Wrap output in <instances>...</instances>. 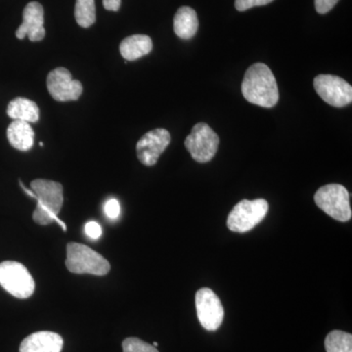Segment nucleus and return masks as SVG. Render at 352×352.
Here are the masks:
<instances>
[{
    "label": "nucleus",
    "instance_id": "24",
    "mask_svg": "<svg viewBox=\"0 0 352 352\" xmlns=\"http://www.w3.org/2000/svg\"><path fill=\"white\" fill-rule=\"evenodd\" d=\"M85 233H87L88 237L91 238V239H99L102 235L100 224L97 223L96 221L88 222L87 226H85Z\"/></svg>",
    "mask_w": 352,
    "mask_h": 352
},
{
    "label": "nucleus",
    "instance_id": "11",
    "mask_svg": "<svg viewBox=\"0 0 352 352\" xmlns=\"http://www.w3.org/2000/svg\"><path fill=\"white\" fill-rule=\"evenodd\" d=\"M171 140L170 132L164 129H157L147 132L138 141L136 153L141 164L152 166L157 164Z\"/></svg>",
    "mask_w": 352,
    "mask_h": 352
},
{
    "label": "nucleus",
    "instance_id": "21",
    "mask_svg": "<svg viewBox=\"0 0 352 352\" xmlns=\"http://www.w3.org/2000/svg\"><path fill=\"white\" fill-rule=\"evenodd\" d=\"M272 1L273 0H235V7L238 11H245L252 7L266 6Z\"/></svg>",
    "mask_w": 352,
    "mask_h": 352
},
{
    "label": "nucleus",
    "instance_id": "16",
    "mask_svg": "<svg viewBox=\"0 0 352 352\" xmlns=\"http://www.w3.org/2000/svg\"><path fill=\"white\" fill-rule=\"evenodd\" d=\"M198 28L196 11L191 7H180L173 19V30L176 36L182 39L192 38L198 31Z\"/></svg>",
    "mask_w": 352,
    "mask_h": 352
},
{
    "label": "nucleus",
    "instance_id": "4",
    "mask_svg": "<svg viewBox=\"0 0 352 352\" xmlns=\"http://www.w3.org/2000/svg\"><path fill=\"white\" fill-rule=\"evenodd\" d=\"M0 286L17 298H29L34 293L36 283L24 264L7 261L0 263Z\"/></svg>",
    "mask_w": 352,
    "mask_h": 352
},
{
    "label": "nucleus",
    "instance_id": "15",
    "mask_svg": "<svg viewBox=\"0 0 352 352\" xmlns=\"http://www.w3.org/2000/svg\"><path fill=\"white\" fill-rule=\"evenodd\" d=\"M153 50L152 39L145 34H134L122 41L120 51L126 61H134L149 54Z\"/></svg>",
    "mask_w": 352,
    "mask_h": 352
},
{
    "label": "nucleus",
    "instance_id": "2",
    "mask_svg": "<svg viewBox=\"0 0 352 352\" xmlns=\"http://www.w3.org/2000/svg\"><path fill=\"white\" fill-rule=\"evenodd\" d=\"M31 190L38 201L32 214L34 221L39 226L58 222L66 232V223L58 217L64 203L63 186L52 180L36 179L31 183Z\"/></svg>",
    "mask_w": 352,
    "mask_h": 352
},
{
    "label": "nucleus",
    "instance_id": "25",
    "mask_svg": "<svg viewBox=\"0 0 352 352\" xmlns=\"http://www.w3.org/2000/svg\"><path fill=\"white\" fill-rule=\"evenodd\" d=\"M122 0H103L104 8L108 11H119Z\"/></svg>",
    "mask_w": 352,
    "mask_h": 352
},
{
    "label": "nucleus",
    "instance_id": "20",
    "mask_svg": "<svg viewBox=\"0 0 352 352\" xmlns=\"http://www.w3.org/2000/svg\"><path fill=\"white\" fill-rule=\"evenodd\" d=\"M124 352H159L156 347L138 338H127L122 342Z\"/></svg>",
    "mask_w": 352,
    "mask_h": 352
},
{
    "label": "nucleus",
    "instance_id": "26",
    "mask_svg": "<svg viewBox=\"0 0 352 352\" xmlns=\"http://www.w3.org/2000/svg\"><path fill=\"white\" fill-rule=\"evenodd\" d=\"M153 346H154L155 347L157 346V342H155L154 344H153Z\"/></svg>",
    "mask_w": 352,
    "mask_h": 352
},
{
    "label": "nucleus",
    "instance_id": "19",
    "mask_svg": "<svg viewBox=\"0 0 352 352\" xmlns=\"http://www.w3.org/2000/svg\"><path fill=\"white\" fill-rule=\"evenodd\" d=\"M75 18L80 27H91L96 21L95 0H76Z\"/></svg>",
    "mask_w": 352,
    "mask_h": 352
},
{
    "label": "nucleus",
    "instance_id": "13",
    "mask_svg": "<svg viewBox=\"0 0 352 352\" xmlns=\"http://www.w3.org/2000/svg\"><path fill=\"white\" fill-rule=\"evenodd\" d=\"M63 344L59 333L41 331L25 338L21 342L20 352H61Z\"/></svg>",
    "mask_w": 352,
    "mask_h": 352
},
{
    "label": "nucleus",
    "instance_id": "5",
    "mask_svg": "<svg viewBox=\"0 0 352 352\" xmlns=\"http://www.w3.org/2000/svg\"><path fill=\"white\" fill-rule=\"evenodd\" d=\"M314 201L317 207L338 221L346 222L351 219L349 191L342 185L328 184L322 186L315 193Z\"/></svg>",
    "mask_w": 352,
    "mask_h": 352
},
{
    "label": "nucleus",
    "instance_id": "23",
    "mask_svg": "<svg viewBox=\"0 0 352 352\" xmlns=\"http://www.w3.org/2000/svg\"><path fill=\"white\" fill-rule=\"evenodd\" d=\"M339 0H315V9L319 14H326L332 10Z\"/></svg>",
    "mask_w": 352,
    "mask_h": 352
},
{
    "label": "nucleus",
    "instance_id": "8",
    "mask_svg": "<svg viewBox=\"0 0 352 352\" xmlns=\"http://www.w3.org/2000/svg\"><path fill=\"white\" fill-rule=\"evenodd\" d=\"M317 94L329 105L346 107L352 102V87L346 80L333 75H319L314 78Z\"/></svg>",
    "mask_w": 352,
    "mask_h": 352
},
{
    "label": "nucleus",
    "instance_id": "10",
    "mask_svg": "<svg viewBox=\"0 0 352 352\" xmlns=\"http://www.w3.org/2000/svg\"><path fill=\"white\" fill-rule=\"evenodd\" d=\"M48 92L54 100L76 101L82 96L83 88L80 80H73L72 74L65 68H57L47 76Z\"/></svg>",
    "mask_w": 352,
    "mask_h": 352
},
{
    "label": "nucleus",
    "instance_id": "17",
    "mask_svg": "<svg viewBox=\"0 0 352 352\" xmlns=\"http://www.w3.org/2000/svg\"><path fill=\"white\" fill-rule=\"evenodd\" d=\"M7 115L14 120H23L31 124L38 122L39 109L34 101L18 97L8 104Z\"/></svg>",
    "mask_w": 352,
    "mask_h": 352
},
{
    "label": "nucleus",
    "instance_id": "14",
    "mask_svg": "<svg viewBox=\"0 0 352 352\" xmlns=\"http://www.w3.org/2000/svg\"><path fill=\"white\" fill-rule=\"evenodd\" d=\"M7 138L15 149L29 151L34 146V131L29 122L13 120L7 129Z\"/></svg>",
    "mask_w": 352,
    "mask_h": 352
},
{
    "label": "nucleus",
    "instance_id": "9",
    "mask_svg": "<svg viewBox=\"0 0 352 352\" xmlns=\"http://www.w3.org/2000/svg\"><path fill=\"white\" fill-rule=\"evenodd\" d=\"M197 315L206 330L217 331L224 318V308L219 296L212 289H199L195 298Z\"/></svg>",
    "mask_w": 352,
    "mask_h": 352
},
{
    "label": "nucleus",
    "instance_id": "3",
    "mask_svg": "<svg viewBox=\"0 0 352 352\" xmlns=\"http://www.w3.org/2000/svg\"><path fill=\"white\" fill-rule=\"evenodd\" d=\"M66 266L75 274L107 275L111 270L107 259L87 245L72 242L67 245Z\"/></svg>",
    "mask_w": 352,
    "mask_h": 352
},
{
    "label": "nucleus",
    "instance_id": "6",
    "mask_svg": "<svg viewBox=\"0 0 352 352\" xmlns=\"http://www.w3.org/2000/svg\"><path fill=\"white\" fill-rule=\"evenodd\" d=\"M268 208L267 201L264 199L241 201L229 214L227 227L233 232H248L263 221Z\"/></svg>",
    "mask_w": 352,
    "mask_h": 352
},
{
    "label": "nucleus",
    "instance_id": "12",
    "mask_svg": "<svg viewBox=\"0 0 352 352\" xmlns=\"http://www.w3.org/2000/svg\"><path fill=\"white\" fill-rule=\"evenodd\" d=\"M44 11L43 7L38 2H30L25 7L23 12V23L16 31V36L24 39L25 36L30 41H41L45 36V29L43 27Z\"/></svg>",
    "mask_w": 352,
    "mask_h": 352
},
{
    "label": "nucleus",
    "instance_id": "18",
    "mask_svg": "<svg viewBox=\"0 0 352 352\" xmlns=\"http://www.w3.org/2000/svg\"><path fill=\"white\" fill-rule=\"evenodd\" d=\"M327 352H352V335L344 331L329 333L325 340Z\"/></svg>",
    "mask_w": 352,
    "mask_h": 352
},
{
    "label": "nucleus",
    "instance_id": "1",
    "mask_svg": "<svg viewBox=\"0 0 352 352\" xmlns=\"http://www.w3.org/2000/svg\"><path fill=\"white\" fill-rule=\"evenodd\" d=\"M245 100L263 108H272L279 100L276 78L267 65L256 63L245 72L242 82Z\"/></svg>",
    "mask_w": 352,
    "mask_h": 352
},
{
    "label": "nucleus",
    "instance_id": "7",
    "mask_svg": "<svg viewBox=\"0 0 352 352\" xmlns=\"http://www.w3.org/2000/svg\"><path fill=\"white\" fill-rule=\"evenodd\" d=\"M185 147L198 163L212 161L219 149V138L210 126L199 122L185 140Z\"/></svg>",
    "mask_w": 352,
    "mask_h": 352
},
{
    "label": "nucleus",
    "instance_id": "22",
    "mask_svg": "<svg viewBox=\"0 0 352 352\" xmlns=\"http://www.w3.org/2000/svg\"><path fill=\"white\" fill-rule=\"evenodd\" d=\"M104 212L109 219H117L120 214V205L119 201L116 199H111L105 204Z\"/></svg>",
    "mask_w": 352,
    "mask_h": 352
}]
</instances>
